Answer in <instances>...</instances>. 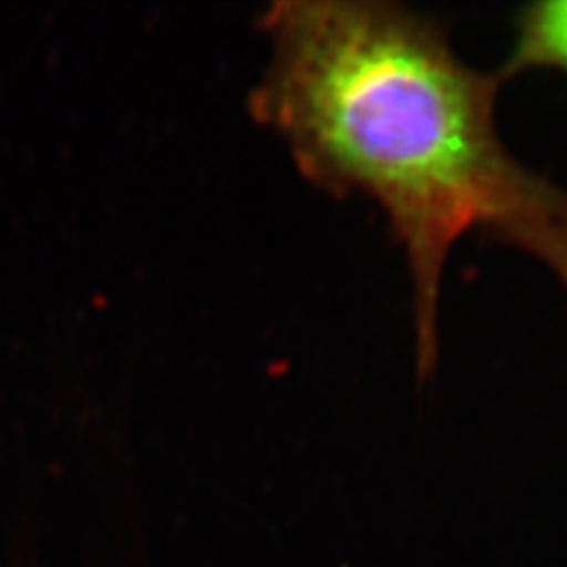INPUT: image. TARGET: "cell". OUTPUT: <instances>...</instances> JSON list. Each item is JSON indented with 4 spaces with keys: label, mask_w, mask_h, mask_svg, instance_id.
Masks as SVG:
<instances>
[{
    "label": "cell",
    "mask_w": 567,
    "mask_h": 567,
    "mask_svg": "<svg viewBox=\"0 0 567 567\" xmlns=\"http://www.w3.org/2000/svg\"><path fill=\"white\" fill-rule=\"evenodd\" d=\"M252 114L282 137L305 179L362 194L385 213L412 286L416 368L440 355L447 257L466 234L515 243L567 221V192L519 163L496 126L503 74L461 60L437 21L383 0H280Z\"/></svg>",
    "instance_id": "6da1fadb"
},
{
    "label": "cell",
    "mask_w": 567,
    "mask_h": 567,
    "mask_svg": "<svg viewBox=\"0 0 567 567\" xmlns=\"http://www.w3.org/2000/svg\"><path fill=\"white\" fill-rule=\"evenodd\" d=\"M557 70L567 76V0L536 2L517 20V37L503 79L522 70Z\"/></svg>",
    "instance_id": "7a4b0ae2"
},
{
    "label": "cell",
    "mask_w": 567,
    "mask_h": 567,
    "mask_svg": "<svg viewBox=\"0 0 567 567\" xmlns=\"http://www.w3.org/2000/svg\"><path fill=\"white\" fill-rule=\"evenodd\" d=\"M515 246L547 265L567 292V221L534 227Z\"/></svg>",
    "instance_id": "3957f363"
}]
</instances>
